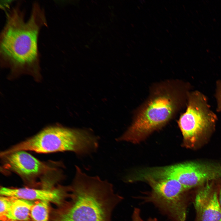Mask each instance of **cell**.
<instances>
[{"instance_id":"cell-1","label":"cell","mask_w":221,"mask_h":221,"mask_svg":"<svg viewBox=\"0 0 221 221\" xmlns=\"http://www.w3.org/2000/svg\"><path fill=\"white\" fill-rule=\"evenodd\" d=\"M19 3L6 13V22L0 36L1 66L10 69V76L27 74L37 81L41 79L38 40L40 30L47 26L43 9L33 4L29 17L25 20Z\"/></svg>"},{"instance_id":"cell-2","label":"cell","mask_w":221,"mask_h":221,"mask_svg":"<svg viewBox=\"0 0 221 221\" xmlns=\"http://www.w3.org/2000/svg\"><path fill=\"white\" fill-rule=\"evenodd\" d=\"M189 87L177 79L152 84L147 98L134 111L130 125L117 140L138 143L163 127L186 106Z\"/></svg>"},{"instance_id":"cell-3","label":"cell","mask_w":221,"mask_h":221,"mask_svg":"<svg viewBox=\"0 0 221 221\" xmlns=\"http://www.w3.org/2000/svg\"><path fill=\"white\" fill-rule=\"evenodd\" d=\"M69 196L53 221H111L113 211L123 198L113 185L98 176H90L76 166Z\"/></svg>"},{"instance_id":"cell-4","label":"cell","mask_w":221,"mask_h":221,"mask_svg":"<svg viewBox=\"0 0 221 221\" xmlns=\"http://www.w3.org/2000/svg\"><path fill=\"white\" fill-rule=\"evenodd\" d=\"M98 145V138L88 130L53 126L45 128L0 155L3 157L17 151L29 150L43 153L71 151L82 155L94 152Z\"/></svg>"},{"instance_id":"cell-5","label":"cell","mask_w":221,"mask_h":221,"mask_svg":"<svg viewBox=\"0 0 221 221\" xmlns=\"http://www.w3.org/2000/svg\"><path fill=\"white\" fill-rule=\"evenodd\" d=\"M151 189L139 199L152 204L170 221H186L188 191L178 181L169 179L145 180Z\"/></svg>"},{"instance_id":"cell-6","label":"cell","mask_w":221,"mask_h":221,"mask_svg":"<svg viewBox=\"0 0 221 221\" xmlns=\"http://www.w3.org/2000/svg\"><path fill=\"white\" fill-rule=\"evenodd\" d=\"M186 106L177 123L184 145L192 148L214 128L217 117L210 110L206 96L198 91L189 92Z\"/></svg>"},{"instance_id":"cell-7","label":"cell","mask_w":221,"mask_h":221,"mask_svg":"<svg viewBox=\"0 0 221 221\" xmlns=\"http://www.w3.org/2000/svg\"><path fill=\"white\" fill-rule=\"evenodd\" d=\"M176 179L187 190L206 182L221 179V164L189 162L176 164L174 170Z\"/></svg>"},{"instance_id":"cell-8","label":"cell","mask_w":221,"mask_h":221,"mask_svg":"<svg viewBox=\"0 0 221 221\" xmlns=\"http://www.w3.org/2000/svg\"><path fill=\"white\" fill-rule=\"evenodd\" d=\"M212 181L199 187L194 199L196 221H221L218 187Z\"/></svg>"},{"instance_id":"cell-9","label":"cell","mask_w":221,"mask_h":221,"mask_svg":"<svg viewBox=\"0 0 221 221\" xmlns=\"http://www.w3.org/2000/svg\"><path fill=\"white\" fill-rule=\"evenodd\" d=\"M71 187H63L54 189H37L30 188H11L2 187V196L14 197L31 201H47L60 206L69 196Z\"/></svg>"},{"instance_id":"cell-10","label":"cell","mask_w":221,"mask_h":221,"mask_svg":"<svg viewBox=\"0 0 221 221\" xmlns=\"http://www.w3.org/2000/svg\"><path fill=\"white\" fill-rule=\"evenodd\" d=\"M4 157L9 168L25 178L36 177L49 169L46 164L25 151H16Z\"/></svg>"},{"instance_id":"cell-11","label":"cell","mask_w":221,"mask_h":221,"mask_svg":"<svg viewBox=\"0 0 221 221\" xmlns=\"http://www.w3.org/2000/svg\"><path fill=\"white\" fill-rule=\"evenodd\" d=\"M7 211L0 218L2 221H29L30 212L33 201L13 197Z\"/></svg>"},{"instance_id":"cell-12","label":"cell","mask_w":221,"mask_h":221,"mask_svg":"<svg viewBox=\"0 0 221 221\" xmlns=\"http://www.w3.org/2000/svg\"><path fill=\"white\" fill-rule=\"evenodd\" d=\"M50 202L47 201H37L32 206L30 217L33 221H49Z\"/></svg>"},{"instance_id":"cell-13","label":"cell","mask_w":221,"mask_h":221,"mask_svg":"<svg viewBox=\"0 0 221 221\" xmlns=\"http://www.w3.org/2000/svg\"><path fill=\"white\" fill-rule=\"evenodd\" d=\"M13 197L5 196H1L0 198V217H2L6 213L9 208Z\"/></svg>"},{"instance_id":"cell-14","label":"cell","mask_w":221,"mask_h":221,"mask_svg":"<svg viewBox=\"0 0 221 221\" xmlns=\"http://www.w3.org/2000/svg\"><path fill=\"white\" fill-rule=\"evenodd\" d=\"M131 219L132 221H158L157 218L151 217H149L146 220H144L141 217L140 209L136 207L133 211Z\"/></svg>"},{"instance_id":"cell-15","label":"cell","mask_w":221,"mask_h":221,"mask_svg":"<svg viewBox=\"0 0 221 221\" xmlns=\"http://www.w3.org/2000/svg\"><path fill=\"white\" fill-rule=\"evenodd\" d=\"M215 96L217 103V111L221 112V80L217 82Z\"/></svg>"},{"instance_id":"cell-16","label":"cell","mask_w":221,"mask_h":221,"mask_svg":"<svg viewBox=\"0 0 221 221\" xmlns=\"http://www.w3.org/2000/svg\"><path fill=\"white\" fill-rule=\"evenodd\" d=\"M218 197L219 202L221 207V186L218 187Z\"/></svg>"}]
</instances>
